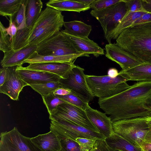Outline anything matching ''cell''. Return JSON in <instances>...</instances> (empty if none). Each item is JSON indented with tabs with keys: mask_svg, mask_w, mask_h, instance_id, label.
Here are the masks:
<instances>
[{
	"mask_svg": "<svg viewBox=\"0 0 151 151\" xmlns=\"http://www.w3.org/2000/svg\"><path fill=\"white\" fill-rule=\"evenodd\" d=\"M64 17L61 12L47 6L32 27L29 44L37 45L60 31Z\"/></svg>",
	"mask_w": 151,
	"mask_h": 151,
	"instance_id": "cell-3",
	"label": "cell"
},
{
	"mask_svg": "<svg viewBox=\"0 0 151 151\" xmlns=\"http://www.w3.org/2000/svg\"><path fill=\"white\" fill-rule=\"evenodd\" d=\"M105 139L109 146L113 150L123 151H143L141 148L114 132Z\"/></svg>",
	"mask_w": 151,
	"mask_h": 151,
	"instance_id": "cell-26",
	"label": "cell"
},
{
	"mask_svg": "<svg viewBox=\"0 0 151 151\" xmlns=\"http://www.w3.org/2000/svg\"><path fill=\"white\" fill-rule=\"evenodd\" d=\"M76 65L74 62L45 63L29 64L26 69L44 71L55 74L63 79L67 78L68 74Z\"/></svg>",
	"mask_w": 151,
	"mask_h": 151,
	"instance_id": "cell-17",
	"label": "cell"
},
{
	"mask_svg": "<svg viewBox=\"0 0 151 151\" xmlns=\"http://www.w3.org/2000/svg\"><path fill=\"white\" fill-rule=\"evenodd\" d=\"M49 119L64 121L99 132L88 118L85 110L69 103H63L58 105L49 115Z\"/></svg>",
	"mask_w": 151,
	"mask_h": 151,
	"instance_id": "cell-7",
	"label": "cell"
},
{
	"mask_svg": "<svg viewBox=\"0 0 151 151\" xmlns=\"http://www.w3.org/2000/svg\"><path fill=\"white\" fill-rule=\"evenodd\" d=\"M84 68L76 65L69 73L67 78H60L61 87L70 90L71 93L88 103L94 97L87 84Z\"/></svg>",
	"mask_w": 151,
	"mask_h": 151,
	"instance_id": "cell-8",
	"label": "cell"
},
{
	"mask_svg": "<svg viewBox=\"0 0 151 151\" xmlns=\"http://www.w3.org/2000/svg\"><path fill=\"white\" fill-rule=\"evenodd\" d=\"M77 1L86 6H90V4L94 0H77Z\"/></svg>",
	"mask_w": 151,
	"mask_h": 151,
	"instance_id": "cell-46",
	"label": "cell"
},
{
	"mask_svg": "<svg viewBox=\"0 0 151 151\" xmlns=\"http://www.w3.org/2000/svg\"><path fill=\"white\" fill-rule=\"evenodd\" d=\"M47 6L59 11H67L80 13L89 9L86 6L76 0H50L46 3Z\"/></svg>",
	"mask_w": 151,
	"mask_h": 151,
	"instance_id": "cell-22",
	"label": "cell"
},
{
	"mask_svg": "<svg viewBox=\"0 0 151 151\" xmlns=\"http://www.w3.org/2000/svg\"><path fill=\"white\" fill-rule=\"evenodd\" d=\"M149 130L146 135L143 142H151V126L148 125Z\"/></svg>",
	"mask_w": 151,
	"mask_h": 151,
	"instance_id": "cell-45",
	"label": "cell"
},
{
	"mask_svg": "<svg viewBox=\"0 0 151 151\" xmlns=\"http://www.w3.org/2000/svg\"><path fill=\"white\" fill-rule=\"evenodd\" d=\"M121 0H94L90 4V8L99 10L106 9L120 2Z\"/></svg>",
	"mask_w": 151,
	"mask_h": 151,
	"instance_id": "cell-35",
	"label": "cell"
},
{
	"mask_svg": "<svg viewBox=\"0 0 151 151\" xmlns=\"http://www.w3.org/2000/svg\"><path fill=\"white\" fill-rule=\"evenodd\" d=\"M27 26L33 27L42 12L43 3L40 0H24Z\"/></svg>",
	"mask_w": 151,
	"mask_h": 151,
	"instance_id": "cell-24",
	"label": "cell"
},
{
	"mask_svg": "<svg viewBox=\"0 0 151 151\" xmlns=\"http://www.w3.org/2000/svg\"><path fill=\"white\" fill-rule=\"evenodd\" d=\"M10 71L9 67H4L0 69V86H2L8 77Z\"/></svg>",
	"mask_w": 151,
	"mask_h": 151,
	"instance_id": "cell-39",
	"label": "cell"
},
{
	"mask_svg": "<svg viewBox=\"0 0 151 151\" xmlns=\"http://www.w3.org/2000/svg\"><path fill=\"white\" fill-rule=\"evenodd\" d=\"M126 6L127 11L132 12H146L143 8L142 0H124Z\"/></svg>",
	"mask_w": 151,
	"mask_h": 151,
	"instance_id": "cell-36",
	"label": "cell"
},
{
	"mask_svg": "<svg viewBox=\"0 0 151 151\" xmlns=\"http://www.w3.org/2000/svg\"><path fill=\"white\" fill-rule=\"evenodd\" d=\"M21 78L29 85L49 82H58L60 78L57 75L44 71L26 69L22 66L16 67Z\"/></svg>",
	"mask_w": 151,
	"mask_h": 151,
	"instance_id": "cell-15",
	"label": "cell"
},
{
	"mask_svg": "<svg viewBox=\"0 0 151 151\" xmlns=\"http://www.w3.org/2000/svg\"><path fill=\"white\" fill-rule=\"evenodd\" d=\"M140 148L143 151L151 150V142H144L141 145Z\"/></svg>",
	"mask_w": 151,
	"mask_h": 151,
	"instance_id": "cell-44",
	"label": "cell"
},
{
	"mask_svg": "<svg viewBox=\"0 0 151 151\" xmlns=\"http://www.w3.org/2000/svg\"><path fill=\"white\" fill-rule=\"evenodd\" d=\"M79 57L77 56L42 55L35 51L23 63L29 64L45 63H71L74 62Z\"/></svg>",
	"mask_w": 151,
	"mask_h": 151,
	"instance_id": "cell-23",
	"label": "cell"
},
{
	"mask_svg": "<svg viewBox=\"0 0 151 151\" xmlns=\"http://www.w3.org/2000/svg\"><path fill=\"white\" fill-rule=\"evenodd\" d=\"M0 151H37L29 137L22 134L15 127L0 134Z\"/></svg>",
	"mask_w": 151,
	"mask_h": 151,
	"instance_id": "cell-11",
	"label": "cell"
},
{
	"mask_svg": "<svg viewBox=\"0 0 151 151\" xmlns=\"http://www.w3.org/2000/svg\"><path fill=\"white\" fill-rule=\"evenodd\" d=\"M147 117L126 119L114 122L112 123L113 132L140 148L149 130Z\"/></svg>",
	"mask_w": 151,
	"mask_h": 151,
	"instance_id": "cell-5",
	"label": "cell"
},
{
	"mask_svg": "<svg viewBox=\"0 0 151 151\" xmlns=\"http://www.w3.org/2000/svg\"><path fill=\"white\" fill-rule=\"evenodd\" d=\"M24 0H0V14L9 17L19 9Z\"/></svg>",
	"mask_w": 151,
	"mask_h": 151,
	"instance_id": "cell-28",
	"label": "cell"
},
{
	"mask_svg": "<svg viewBox=\"0 0 151 151\" xmlns=\"http://www.w3.org/2000/svg\"><path fill=\"white\" fill-rule=\"evenodd\" d=\"M151 21V14L147 13L136 20L132 24L142 23Z\"/></svg>",
	"mask_w": 151,
	"mask_h": 151,
	"instance_id": "cell-40",
	"label": "cell"
},
{
	"mask_svg": "<svg viewBox=\"0 0 151 151\" xmlns=\"http://www.w3.org/2000/svg\"><path fill=\"white\" fill-rule=\"evenodd\" d=\"M63 32L70 35L79 37H88L92 30V27L80 21L64 22Z\"/></svg>",
	"mask_w": 151,
	"mask_h": 151,
	"instance_id": "cell-25",
	"label": "cell"
},
{
	"mask_svg": "<svg viewBox=\"0 0 151 151\" xmlns=\"http://www.w3.org/2000/svg\"><path fill=\"white\" fill-rule=\"evenodd\" d=\"M32 27L27 26L17 30L12 42V49L19 50L29 44V40Z\"/></svg>",
	"mask_w": 151,
	"mask_h": 151,
	"instance_id": "cell-27",
	"label": "cell"
},
{
	"mask_svg": "<svg viewBox=\"0 0 151 151\" xmlns=\"http://www.w3.org/2000/svg\"><path fill=\"white\" fill-rule=\"evenodd\" d=\"M98 104L112 122L126 119L151 116V82H137Z\"/></svg>",
	"mask_w": 151,
	"mask_h": 151,
	"instance_id": "cell-1",
	"label": "cell"
},
{
	"mask_svg": "<svg viewBox=\"0 0 151 151\" xmlns=\"http://www.w3.org/2000/svg\"><path fill=\"white\" fill-rule=\"evenodd\" d=\"M9 18L15 25L17 30L24 29L27 26L25 17V6L23 2L19 10Z\"/></svg>",
	"mask_w": 151,
	"mask_h": 151,
	"instance_id": "cell-32",
	"label": "cell"
},
{
	"mask_svg": "<svg viewBox=\"0 0 151 151\" xmlns=\"http://www.w3.org/2000/svg\"><path fill=\"white\" fill-rule=\"evenodd\" d=\"M37 45L29 44L17 50L12 49L4 53V57L1 61L2 68L22 66L23 62L35 51Z\"/></svg>",
	"mask_w": 151,
	"mask_h": 151,
	"instance_id": "cell-14",
	"label": "cell"
},
{
	"mask_svg": "<svg viewBox=\"0 0 151 151\" xmlns=\"http://www.w3.org/2000/svg\"><path fill=\"white\" fill-rule=\"evenodd\" d=\"M88 87L94 97L104 99L113 96L129 88L126 79L119 75L112 78L108 75H86Z\"/></svg>",
	"mask_w": 151,
	"mask_h": 151,
	"instance_id": "cell-4",
	"label": "cell"
},
{
	"mask_svg": "<svg viewBox=\"0 0 151 151\" xmlns=\"http://www.w3.org/2000/svg\"><path fill=\"white\" fill-rule=\"evenodd\" d=\"M9 67V76L4 84L0 86V93L7 95L13 100L18 101L20 93L24 87L29 85L16 72V67Z\"/></svg>",
	"mask_w": 151,
	"mask_h": 151,
	"instance_id": "cell-13",
	"label": "cell"
},
{
	"mask_svg": "<svg viewBox=\"0 0 151 151\" xmlns=\"http://www.w3.org/2000/svg\"><path fill=\"white\" fill-rule=\"evenodd\" d=\"M0 50L4 53L12 49V42L14 39L7 31L1 22L0 23Z\"/></svg>",
	"mask_w": 151,
	"mask_h": 151,
	"instance_id": "cell-30",
	"label": "cell"
},
{
	"mask_svg": "<svg viewBox=\"0 0 151 151\" xmlns=\"http://www.w3.org/2000/svg\"><path fill=\"white\" fill-rule=\"evenodd\" d=\"M57 96L67 103L77 106L85 111L89 105L88 103L83 101L77 96L71 93L63 96Z\"/></svg>",
	"mask_w": 151,
	"mask_h": 151,
	"instance_id": "cell-33",
	"label": "cell"
},
{
	"mask_svg": "<svg viewBox=\"0 0 151 151\" xmlns=\"http://www.w3.org/2000/svg\"><path fill=\"white\" fill-rule=\"evenodd\" d=\"M29 86L42 96L53 93L57 88L61 87L59 81L49 82L43 83L31 84Z\"/></svg>",
	"mask_w": 151,
	"mask_h": 151,
	"instance_id": "cell-29",
	"label": "cell"
},
{
	"mask_svg": "<svg viewBox=\"0 0 151 151\" xmlns=\"http://www.w3.org/2000/svg\"><path fill=\"white\" fill-rule=\"evenodd\" d=\"M143 8L148 13L151 14V0H142Z\"/></svg>",
	"mask_w": 151,
	"mask_h": 151,
	"instance_id": "cell-42",
	"label": "cell"
},
{
	"mask_svg": "<svg viewBox=\"0 0 151 151\" xmlns=\"http://www.w3.org/2000/svg\"><path fill=\"white\" fill-rule=\"evenodd\" d=\"M62 31L69 38L77 50L88 56L89 54L98 57L104 54V49L88 37H79L73 36Z\"/></svg>",
	"mask_w": 151,
	"mask_h": 151,
	"instance_id": "cell-19",
	"label": "cell"
},
{
	"mask_svg": "<svg viewBox=\"0 0 151 151\" xmlns=\"http://www.w3.org/2000/svg\"><path fill=\"white\" fill-rule=\"evenodd\" d=\"M105 139L96 140L93 147L89 151H111Z\"/></svg>",
	"mask_w": 151,
	"mask_h": 151,
	"instance_id": "cell-38",
	"label": "cell"
},
{
	"mask_svg": "<svg viewBox=\"0 0 151 151\" xmlns=\"http://www.w3.org/2000/svg\"><path fill=\"white\" fill-rule=\"evenodd\" d=\"M29 139L37 151H62L60 137L51 131Z\"/></svg>",
	"mask_w": 151,
	"mask_h": 151,
	"instance_id": "cell-16",
	"label": "cell"
},
{
	"mask_svg": "<svg viewBox=\"0 0 151 151\" xmlns=\"http://www.w3.org/2000/svg\"><path fill=\"white\" fill-rule=\"evenodd\" d=\"M50 129L60 137L69 138L75 141L77 138L95 140L106 138L99 132L63 120H50Z\"/></svg>",
	"mask_w": 151,
	"mask_h": 151,
	"instance_id": "cell-10",
	"label": "cell"
},
{
	"mask_svg": "<svg viewBox=\"0 0 151 151\" xmlns=\"http://www.w3.org/2000/svg\"><path fill=\"white\" fill-rule=\"evenodd\" d=\"M53 93L54 95L63 96L69 94L71 93V92L67 89L60 87L55 89Z\"/></svg>",
	"mask_w": 151,
	"mask_h": 151,
	"instance_id": "cell-41",
	"label": "cell"
},
{
	"mask_svg": "<svg viewBox=\"0 0 151 151\" xmlns=\"http://www.w3.org/2000/svg\"><path fill=\"white\" fill-rule=\"evenodd\" d=\"M147 12H129L127 11L125 15L116 27L105 38L109 43L112 40L116 39L119 34L130 26L137 19Z\"/></svg>",
	"mask_w": 151,
	"mask_h": 151,
	"instance_id": "cell-21",
	"label": "cell"
},
{
	"mask_svg": "<svg viewBox=\"0 0 151 151\" xmlns=\"http://www.w3.org/2000/svg\"><path fill=\"white\" fill-rule=\"evenodd\" d=\"M118 70L115 68H111L107 71V75L112 78H114L119 75Z\"/></svg>",
	"mask_w": 151,
	"mask_h": 151,
	"instance_id": "cell-43",
	"label": "cell"
},
{
	"mask_svg": "<svg viewBox=\"0 0 151 151\" xmlns=\"http://www.w3.org/2000/svg\"><path fill=\"white\" fill-rule=\"evenodd\" d=\"M119 75L127 81L151 82V64L142 63L131 68L122 70Z\"/></svg>",
	"mask_w": 151,
	"mask_h": 151,
	"instance_id": "cell-20",
	"label": "cell"
},
{
	"mask_svg": "<svg viewBox=\"0 0 151 151\" xmlns=\"http://www.w3.org/2000/svg\"><path fill=\"white\" fill-rule=\"evenodd\" d=\"M111 151H123L122 150H113L111 148Z\"/></svg>",
	"mask_w": 151,
	"mask_h": 151,
	"instance_id": "cell-47",
	"label": "cell"
},
{
	"mask_svg": "<svg viewBox=\"0 0 151 151\" xmlns=\"http://www.w3.org/2000/svg\"><path fill=\"white\" fill-rule=\"evenodd\" d=\"M105 50L106 57L118 64L122 70L131 68L142 63L116 43L106 44Z\"/></svg>",
	"mask_w": 151,
	"mask_h": 151,
	"instance_id": "cell-12",
	"label": "cell"
},
{
	"mask_svg": "<svg viewBox=\"0 0 151 151\" xmlns=\"http://www.w3.org/2000/svg\"><path fill=\"white\" fill-rule=\"evenodd\" d=\"M116 41L118 46L141 63L151 64V21L132 24Z\"/></svg>",
	"mask_w": 151,
	"mask_h": 151,
	"instance_id": "cell-2",
	"label": "cell"
},
{
	"mask_svg": "<svg viewBox=\"0 0 151 151\" xmlns=\"http://www.w3.org/2000/svg\"><path fill=\"white\" fill-rule=\"evenodd\" d=\"M96 140L84 138H77L76 139L80 147L81 151H89L93 147Z\"/></svg>",
	"mask_w": 151,
	"mask_h": 151,
	"instance_id": "cell-37",
	"label": "cell"
},
{
	"mask_svg": "<svg viewBox=\"0 0 151 151\" xmlns=\"http://www.w3.org/2000/svg\"><path fill=\"white\" fill-rule=\"evenodd\" d=\"M127 11L124 0L106 9L92 10L90 13L99 22L103 29L104 37L115 28Z\"/></svg>",
	"mask_w": 151,
	"mask_h": 151,
	"instance_id": "cell-9",
	"label": "cell"
},
{
	"mask_svg": "<svg viewBox=\"0 0 151 151\" xmlns=\"http://www.w3.org/2000/svg\"><path fill=\"white\" fill-rule=\"evenodd\" d=\"M85 111L90 121L97 128L99 133L104 135L106 138L114 132L112 127L113 122L105 113L93 109L89 105Z\"/></svg>",
	"mask_w": 151,
	"mask_h": 151,
	"instance_id": "cell-18",
	"label": "cell"
},
{
	"mask_svg": "<svg viewBox=\"0 0 151 151\" xmlns=\"http://www.w3.org/2000/svg\"><path fill=\"white\" fill-rule=\"evenodd\" d=\"M146 151H151V150H147Z\"/></svg>",
	"mask_w": 151,
	"mask_h": 151,
	"instance_id": "cell-48",
	"label": "cell"
},
{
	"mask_svg": "<svg viewBox=\"0 0 151 151\" xmlns=\"http://www.w3.org/2000/svg\"><path fill=\"white\" fill-rule=\"evenodd\" d=\"M59 137L60 139L62 151H81L79 144L76 141L68 138Z\"/></svg>",
	"mask_w": 151,
	"mask_h": 151,
	"instance_id": "cell-34",
	"label": "cell"
},
{
	"mask_svg": "<svg viewBox=\"0 0 151 151\" xmlns=\"http://www.w3.org/2000/svg\"><path fill=\"white\" fill-rule=\"evenodd\" d=\"M36 51L42 55L89 56L79 52L62 30L37 45Z\"/></svg>",
	"mask_w": 151,
	"mask_h": 151,
	"instance_id": "cell-6",
	"label": "cell"
},
{
	"mask_svg": "<svg viewBox=\"0 0 151 151\" xmlns=\"http://www.w3.org/2000/svg\"><path fill=\"white\" fill-rule=\"evenodd\" d=\"M42 97L49 115L51 114L58 105L63 103H67L53 93Z\"/></svg>",
	"mask_w": 151,
	"mask_h": 151,
	"instance_id": "cell-31",
	"label": "cell"
}]
</instances>
